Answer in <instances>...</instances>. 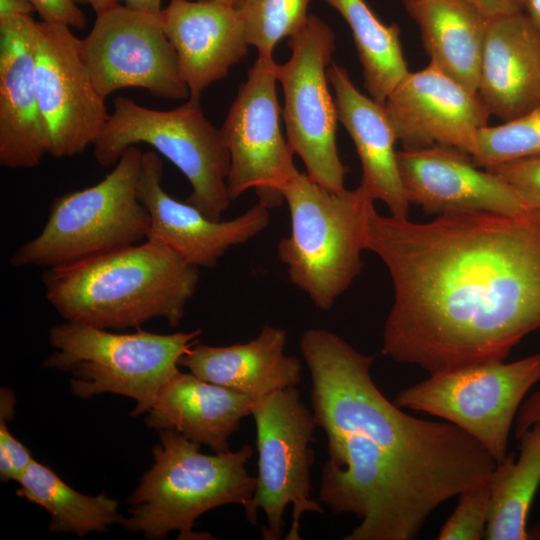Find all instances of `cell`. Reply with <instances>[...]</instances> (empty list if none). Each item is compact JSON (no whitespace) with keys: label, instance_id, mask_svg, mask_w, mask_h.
Returning <instances> with one entry per match:
<instances>
[{"label":"cell","instance_id":"d4e9b609","mask_svg":"<svg viewBox=\"0 0 540 540\" xmlns=\"http://www.w3.org/2000/svg\"><path fill=\"white\" fill-rule=\"evenodd\" d=\"M519 455L496 464L487 483L490 511L485 532L488 540L529 539L527 522L540 486V421L519 439Z\"/></svg>","mask_w":540,"mask_h":540},{"label":"cell","instance_id":"4fadbf2b","mask_svg":"<svg viewBox=\"0 0 540 540\" xmlns=\"http://www.w3.org/2000/svg\"><path fill=\"white\" fill-rule=\"evenodd\" d=\"M82 57L97 92L105 99L129 87L170 100L189 98L161 14L122 4L96 14L91 31L82 39Z\"/></svg>","mask_w":540,"mask_h":540},{"label":"cell","instance_id":"ffe728a7","mask_svg":"<svg viewBox=\"0 0 540 540\" xmlns=\"http://www.w3.org/2000/svg\"><path fill=\"white\" fill-rule=\"evenodd\" d=\"M477 92L504 122L540 106V34L524 12L489 18Z\"/></svg>","mask_w":540,"mask_h":540},{"label":"cell","instance_id":"ac0fdd59","mask_svg":"<svg viewBox=\"0 0 540 540\" xmlns=\"http://www.w3.org/2000/svg\"><path fill=\"white\" fill-rule=\"evenodd\" d=\"M38 21L30 15L0 20V165L33 168L50 155L37 93Z\"/></svg>","mask_w":540,"mask_h":540},{"label":"cell","instance_id":"4dcf8cb0","mask_svg":"<svg viewBox=\"0 0 540 540\" xmlns=\"http://www.w3.org/2000/svg\"><path fill=\"white\" fill-rule=\"evenodd\" d=\"M15 397L8 388L0 391V479L17 481L33 461L29 449L10 431L8 421L14 414Z\"/></svg>","mask_w":540,"mask_h":540},{"label":"cell","instance_id":"8992f818","mask_svg":"<svg viewBox=\"0 0 540 540\" xmlns=\"http://www.w3.org/2000/svg\"><path fill=\"white\" fill-rule=\"evenodd\" d=\"M202 329L157 334L137 328L113 333L66 321L50 328L55 351L43 367L70 372L71 392L82 399L113 393L132 398L138 416L152 407L163 385L179 370V359L196 343Z\"/></svg>","mask_w":540,"mask_h":540},{"label":"cell","instance_id":"277c9868","mask_svg":"<svg viewBox=\"0 0 540 540\" xmlns=\"http://www.w3.org/2000/svg\"><path fill=\"white\" fill-rule=\"evenodd\" d=\"M159 436L160 443L152 449L154 464L129 496L130 516L120 524L153 540L171 531L179 532L180 540L212 539L193 531L195 520L216 507H244L252 498L257 480L246 469L252 446L210 455L175 431L161 430Z\"/></svg>","mask_w":540,"mask_h":540},{"label":"cell","instance_id":"5b68a950","mask_svg":"<svg viewBox=\"0 0 540 540\" xmlns=\"http://www.w3.org/2000/svg\"><path fill=\"white\" fill-rule=\"evenodd\" d=\"M282 194L291 231L278 243V257L291 282L329 311L361 272L366 213L373 200L360 186L331 191L299 171Z\"/></svg>","mask_w":540,"mask_h":540},{"label":"cell","instance_id":"d590c367","mask_svg":"<svg viewBox=\"0 0 540 540\" xmlns=\"http://www.w3.org/2000/svg\"><path fill=\"white\" fill-rule=\"evenodd\" d=\"M405 0H402V2ZM480 8L487 16H499L523 12L522 0H467Z\"/></svg>","mask_w":540,"mask_h":540},{"label":"cell","instance_id":"e0dca14e","mask_svg":"<svg viewBox=\"0 0 540 540\" xmlns=\"http://www.w3.org/2000/svg\"><path fill=\"white\" fill-rule=\"evenodd\" d=\"M163 172L156 151L143 153L138 196L150 215L147 239L166 244L189 263L213 268L229 248L269 225L270 209L260 203L232 220H212L188 202L171 197L161 185Z\"/></svg>","mask_w":540,"mask_h":540},{"label":"cell","instance_id":"30bf717a","mask_svg":"<svg viewBox=\"0 0 540 540\" xmlns=\"http://www.w3.org/2000/svg\"><path fill=\"white\" fill-rule=\"evenodd\" d=\"M540 383V353L431 373L400 390L393 402L452 423L500 463L520 406Z\"/></svg>","mask_w":540,"mask_h":540},{"label":"cell","instance_id":"836d02e7","mask_svg":"<svg viewBox=\"0 0 540 540\" xmlns=\"http://www.w3.org/2000/svg\"><path fill=\"white\" fill-rule=\"evenodd\" d=\"M540 421V386L523 401L515 419V438L518 440L532 425Z\"/></svg>","mask_w":540,"mask_h":540},{"label":"cell","instance_id":"f546056e","mask_svg":"<svg viewBox=\"0 0 540 540\" xmlns=\"http://www.w3.org/2000/svg\"><path fill=\"white\" fill-rule=\"evenodd\" d=\"M457 505L442 525L439 540H479L485 536L489 511L488 483L469 488L458 496Z\"/></svg>","mask_w":540,"mask_h":540},{"label":"cell","instance_id":"6da1fadb","mask_svg":"<svg viewBox=\"0 0 540 540\" xmlns=\"http://www.w3.org/2000/svg\"><path fill=\"white\" fill-rule=\"evenodd\" d=\"M364 249L394 287L382 353L429 374L505 361L540 328V212L428 222L366 213Z\"/></svg>","mask_w":540,"mask_h":540},{"label":"cell","instance_id":"44dd1931","mask_svg":"<svg viewBox=\"0 0 540 540\" xmlns=\"http://www.w3.org/2000/svg\"><path fill=\"white\" fill-rule=\"evenodd\" d=\"M327 77L335 94L338 121L350 135L362 166L360 187L380 200L390 215L408 217L410 203L402 184L395 142L397 138L383 104L361 93L345 68L333 63Z\"/></svg>","mask_w":540,"mask_h":540},{"label":"cell","instance_id":"9c48e42d","mask_svg":"<svg viewBox=\"0 0 540 540\" xmlns=\"http://www.w3.org/2000/svg\"><path fill=\"white\" fill-rule=\"evenodd\" d=\"M250 415L256 427L258 474L254 495L243 507L246 520L255 525L261 509L267 522L261 529L262 539L279 540L284 532L285 510L291 505L292 522L285 539L300 540L303 514L324 512L311 497L310 468L315 456L310 443L316 418L296 387L255 398Z\"/></svg>","mask_w":540,"mask_h":540},{"label":"cell","instance_id":"f35d334b","mask_svg":"<svg viewBox=\"0 0 540 540\" xmlns=\"http://www.w3.org/2000/svg\"><path fill=\"white\" fill-rule=\"evenodd\" d=\"M210 2H216V3H223L228 5H233L234 0H205Z\"/></svg>","mask_w":540,"mask_h":540},{"label":"cell","instance_id":"484cf974","mask_svg":"<svg viewBox=\"0 0 540 540\" xmlns=\"http://www.w3.org/2000/svg\"><path fill=\"white\" fill-rule=\"evenodd\" d=\"M16 495L44 508L50 515L49 530L75 533L84 537L92 531L103 532L119 523V503L105 493L88 496L67 485L51 468L36 461L20 478Z\"/></svg>","mask_w":540,"mask_h":540},{"label":"cell","instance_id":"9a60e30c","mask_svg":"<svg viewBox=\"0 0 540 540\" xmlns=\"http://www.w3.org/2000/svg\"><path fill=\"white\" fill-rule=\"evenodd\" d=\"M403 149L445 146L469 156L476 135L491 113L478 93H472L430 64L410 72L383 103Z\"/></svg>","mask_w":540,"mask_h":540},{"label":"cell","instance_id":"1f68e13d","mask_svg":"<svg viewBox=\"0 0 540 540\" xmlns=\"http://www.w3.org/2000/svg\"><path fill=\"white\" fill-rule=\"evenodd\" d=\"M503 178L519 195L528 212H540V156L488 168Z\"/></svg>","mask_w":540,"mask_h":540},{"label":"cell","instance_id":"603a6c76","mask_svg":"<svg viewBox=\"0 0 540 540\" xmlns=\"http://www.w3.org/2000/svg\"><path fill=\"white\" fill-rule=\"evenodd\" d=\"M287 332L264 326L256 338L229 346L193 345L178 361L195 376L253 399L296 387L301 363L285 354Z\"/></svg>","mask_w":540,"mask_h":540},{"label":"cell","instance_id":"8fae6325","mask_svg":"<svg viewBox=\"0 0 540 540\" xmlns=\"http://www.w3.org/2000/svg\"><path fill=\"white\" fill-rule=\"evenodd\" d=\"M288 46L291 56L276 70L288 144L314 182L342 191L348 168L337 149L338 115L326 69L335 50L334 32L321 18L309 15L306 25L288 38Z\"/></svg>","mask_w":540,"mask_h":540},{"label":"cell","instance_id":"4316f807","mask_svg":"<svg viewBox=\"0 0 540 540\" xmlns=\"http://www.w3.org/2000/svg\"><path fill=\"white\" fill-rule=\"evenodd\" d=\"M336 9L349 25L363 69L364 87L383 104L409 73L396 24L385 25L365 0H323Z\"/></svg>","mask_w":540,"mask_h":540},{"label":"cell","instance_id":"3957f363","mask_svg":"<svg viewBox=\"0 0 540 540\" xmlns=\"http://www.w3.org/2000/svg\"><path fill=\"white\" fill-rule=\"evenodd\" d=\"M45 297L66 321L123 330L164 318L180 325L199 267L166 244L144 243L42 273Z\"/></svg>","mask_w":540,"mask_h":540},{"label":"cell","instance_id":"ba28073f","mask_svg":"<svg viewBox=\"0 0 540 540\" xmlns=\"http://www.w3.org/2000/svg\"><path fill=\"white\" fill-rule=\"evenodd\" d=\"M139 143L153 147L185 175L192 187L186 202L208 218L221 220L231 203L226 182L230 154L220 129L208 121L199 102L188 100L171 110H155L117 96L93 143L94 157L108 167Z\"/></svg>","mask_w":540,"mask_h":540},{"label":"cell","instance_id":"d6a6232c","mask_svg":"<svg viewBox=\"0 0 540 540\" xmlns=\"http://www.w3.org/2000/svg\"><path fill=\"white\" fill-rule=\"evenodd\" d=\"M41 21L83 29L86 16L74 0H30Z\"/></svg>","mask_w":540,"mask_h":540},{"label":"cell","instance_id":"7402d4cb","mask_svg":"<svg viewBox=\"0 0 540 540\" xmlns=\"http://www.w3.org/2000/svg\"><path fill=\"white\" fill-rule=\"evenodd\" d=\"M253 398L177 371L148 410L149 428L175 431L214 453L230 451L229 439L251 414Z\"/></svg>","mask_w":540,"mask_h":540},{"label":"cell","instance_id":"83f0119b","mask_svg":"<svg viewBox=\"0 0 540 540\" xmlns=\"http://www.w3.org/2000/svg\"><path fill=\"white\" fill-rule=\"evenodd\" d=\"M311 0H234L248 45L258 56L271 58L277 43L300 31L307 23Z\"/></svg>","mask_w":540,"mask_h":540},{"label":"cell","instance_id":"2e32d148","mask_svg":"<svg viewBox=\"0 0 540 540\" xmlns=\"http://www.w3.org/2000/svg\"><path fill=\"white\" fill-rule=\"evenodd\" d=\"M405 195L425 213H529L516 191L498 174L481 170L457 149L431 146L397 151Z\"/></svg>","mask_w":540,"mask_h":540},{"label":"cell","instance_id":"5bb4252c","mask_svg":"<svg viewBox=\"0 0 540 540\" xmlns=\"http://www.w3.org/2000/svg\"><path fill=\"white\" fill-rule=\"evenodd\" d=\"M36 85L50 155L73 157L93 145L109 115L82 57V39L64 24L38 22Z\"/></svg>","mask_w":540,"mask_h":540},{"label":"cell","instance_id":"f1b7e54d","mask_svg":"<svg viewBox=\"0 0 540 540\" xmlns=\"http://www.w3.org/2000/svg\"><path fill=\"white\" fill-rule=\"evenodd\" d=\"M536 156H540V106L501 125L480 128L470 157L488 169Z\"/></svg>","mask_w":540,"mask_h":540},{"label":"cell","instance_id":"7a4b0ae2","mask_svg":"<svg viewBox=\"0 0 540 540\" xmlns=\"http://www.w3.org/2000/svg\"><path fill=\"white\" fill-rule=\"evenodd\" d=\"M300 350L327 437L319 500L360 520L344 540L416 539L440 505L488 481L489 452L456 425L388 400L370 374L375 356L323 328L306 330Z\"/></svg>","mask_w":540,"mask_h":540},{"label":"cell","instance_id":"74e56055","mask_svg":"<svg viewBox=\"0 0 540 540\" xmlns=\"http://www.w3.org/2000/svg\"><path fill=\"white\" fill-rule=\"evenodd\" d=\"M523 12L540 34V0H522Z\"/></svg>","mask_w":540,"mask_h":540},{"label":"cell","instance_id":"7c38bea8","mask_svg":"<svg viewBox=\"0 0 540 540\" xmlns=\"http://www.w3.org/2000/svg\"><path fill=\"white\" fill-rule=\"evenodd\" d=\"M277 65L273 57L258 56L220 129L230 154V200L254 188L258 203L269 209L283 203L282 189L298 172L280 127Z\"/></svg>","mask_w":540,"mask_h":540},{"label":"cell","instance_id":"52a82bcc","mask_svg":"<svg viewBox=\"0 0 540 540\" xmlns=\"http://www.w3.org/2000/svg\"><path fill=\"white\" fill-rule=\"evenodd\" d=\"M143 152L130 146L99 183L56 197L42 231L10 257L16 267L53 268L147 239L150 215L138 196Z\"/></svg>","mask_w":540,"mask_h":540},{"label":"cell","instance_id":"d6986e66","mask_svg":"<svg viewBox=\"0 0 540 540\" xmlns=\"http://www.w3.org/2000/svg\"><path fill=\"white\" fill-rule=\"evenodd\" d=\"M161 20L190 101L199 102L203 90L226 77L247 54L244 25L233 5L170 0Z\"/></svg>","mask_w":540,"mask_h":540},{"label":"cell","instance_id":"e575fe53","mask_svg":"<svg viewBox=\"0 0 540 540\" xmlns=\"http://www.w3.org/2000/svg\"><path fill=\"white\" fill-rule=\"evenodd\" d=\"M76 3L89 5L96 14L114 7L120 2H123L125 6L147 12L152 14H161L162 0H74Z\"/></svg>","mask_w":540,"mask_h":540},{"label":"cell","instance_id":"cb8c5ba5","mask_svg":"<svg viewBox=\"0 0 540 540\" xmlns=\"http://www.w3.org/2000/svg\"><path fill=\"white\" fill-rule=\"evenodd\" d=\"M403 4L419 27L430 64L478 93L490 17L467 0H405Z\"/></svg>","mask_w":540,"mask_h":540},{"label":"cell","instance_id":"8d00e7d4","mask_svg":"<svg viewBox=\"0 0 540 540\" xmlns=\"http://www.w3.org/2000/svg\"><path fill=\"white\" fill-rule=\"evenodd\" d=\"M34 11L30 0H0V20L16 15H30Z\"/></svg>","mask_w":540,"mask_h":540}]
</instances>
